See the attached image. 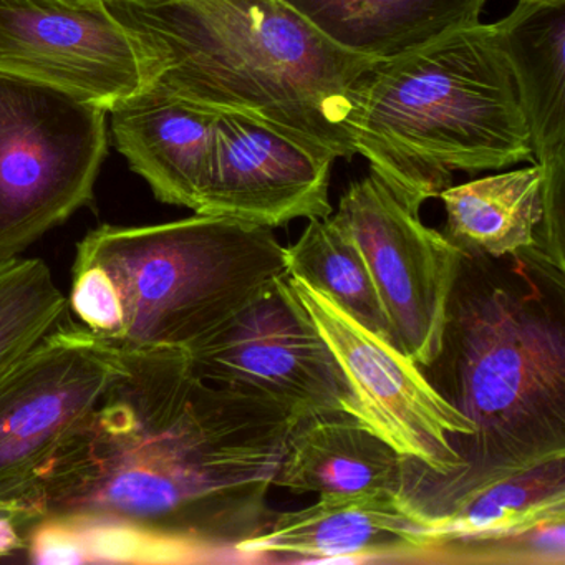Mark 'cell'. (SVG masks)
Returning <instances> with one entry per match:
<instances>
[{
	"label": "cell",
	"mask_w": 565,
	"mask_h": 565,
	"mask_svg": "<svg viewBox=\"0 0 565 565\" xmlns=\"http://www.w3.org/2000/svg\"><path fill=\"white\" fill-rule=\"evenodd\" d=\"M428 545L425 525L395 492L320 495L316 504L274 514L256 537L239 545L246 564L266 562H393L412 564Z\"/></svg>",
	"instance_id": "13"
},
{
	"label": "cell",
	"mask_w": 565,
	"mask_h": 565,
	"mask_svg": "<svg viewBox=\"0 0 565 565\" xmlns=\"http://www.w3.org/2000/svg\"><path fill=\"white\" fill-rule=\"evenodd\" d=\"M519 2H537V4H565V0H519Z\"/></svg>",
	"instance_id": "25"
},
{
	"label": "cell",
	"mask_w": 565,
	"mask_h": 565,
	"mask_svg": "<svg viewBox=\"0 0 565 565\" xmlns=\"http://www.w3.org/2000/svg\"><path fill=\"white\" fill-rule=\"evenodd\" d=\"M19 525L21 522L11 515H0V557H9L24 551L28 537L22 535Z\"/></svg>",
	"instance_id": "23"
},
{
	"label": "cell",
	"mask_w": 565,
	"mask_h": 565,
	"mask_svg": "<svg viewBox=\"0 0 565 565\" xmlns=\"http://www.w3.org/2000/svg\"><path fill=\"white\" fill-rule=\"evenodd\" d=\"M188 353L201 379L269 399L297 419L326 413L353 416L349 383L289 276Z\"/></svg>",
	"instance_id": "9"
},
{
	"label": "cell",
	"mask_w": 565,
	"mask_h": 565,
	"mask_svg": "<svg viewBox=\"0 0 565 565\" xmlns=\"http://www.w3.org/2000/svg\"><path fill=\"white\" fill-rule=\"evenodd\" d=\"M492 28L511 67L534 163L565 167V4L518 0Z\"/></svg>",
	"instance_id": "16"
},
{
	"label": "cell",
	"mask_w": 565,
	"mask_h": 565,
	"mask_svg": "<svg viewBox=\"0 0 565 565\" xmlns=\"http://www.w3.org/2000/svg\"><path fill=\"white\" fill-rule=\"evenodd\" d=\"M332 217L365 257L393 343L428 369L441 352L461 250L372 171L350 184Z\"/></svg>",
	"instance_id": "10"
},
{
	"label": "cell",
	"mask_w": 565,
	"mask_h": 565,
	"mask_svg": "<svg viewBox=\"0 0 565 565\" xmlns=\"http://www.w3.org/2000/svg\"><path fill=\"white\" fill-rule=\"evenodd\" d=\"M289 276L270 227L198 214L77 244L68 310L121 350H190Z\"/></svg>",
	"instance_id": "5"
},
{
	"label": "cell",
	"mask_w": 565,
	"mask_h": 565,
	"mask_svg": "<svg viewBox=\"0 0 565 565\" xmlns=\"http://www.w3.org/2000/svg\"><path fill=\"white\" fill-rule=\"evenodd\" d=\"M403 456L347 413L299 419L287 436L273 486L294 494L398 491Z\"/></svg>",
	"instance_id": "15"
},
{
	"label": "cell",
	"mask_w": 565,
	"mask_h": 565,
	"mask_svg": "<svg viewBox=\"0 0 565 565\" xmlns=\"http://www.w3.org/2000/svg\"><path fill=\"white\" fill-rule=\"evenodd\" d=\"M333 45L382 61L479 22L488 0H284Z\"/></svg>",
	"instance_id": "17"
},
{
	"label": "cell",
	"mask_w": 565,
	"mask_h": 565,
	"mask_svg": "<svg viewBox=\"0 0 565 565\" xmlns=\"http://www.w3.org/2000/svg\"><path fill=\"white\" fill-rule=\"evenodd\" d=\"M121 352L125 372L45 478L29 558L246 564L239 545L273 521L267 494L299 419L201 379L186 350Z\"/></svg>",
	"instance_id": "1"
},
{
	"label": "cell",
	"mask_w": 565,
	"mask_h": 565,
	"mask_svg": "<svg viewBox=\"0 0 565 565\" xmlns=\"http://www.w3.org/2000/svg\"><path fill=\"white\" fill-rule=\"evenodd\" d=\"M289 276L322 290L373 332L392 339L375 280L355 241L333 220H309L302 236L286 247Z\"/></svg>",
	"instance_id": "20"
},
{
	"label": "cell",
	"mask_w": 565,
	"mask_h": 565,
	"mask_svg": "<svg viewBox=\"0 0 565 565\" xmlns=\"http://www.w3.org/2000/svg\"><path fill=\"white\" fill-rule=\"evenodd\" d=\"M108 117L117 150L154 198L196 211L210 178L217 114L148 88Z\"/></svg>",
	"instance_id": "14"
},
{
	"label": "cell",
	"mask_w": 565,
	"mask_h": 565,
	"mask_svg": "<svg viewBox=\"0 0 565 565\" xmlns=\"http://www.w3.org/2000/svg\"><path fill=\"white\" fill-rule=\"evenodd\" d=\"M512 282L489 257L462 256L429 382L476 433L459 471L403 458L396 501L428 524L478 489L565 456V335L541 290Z\"/></svg>",
	"instance_id": "2"
},
{
	"label": "cell",
	"mask_w": 565,
	"mask_h": 565,
	"mask_svg": "<svg viewBox=\"0 0 565 565\" xmlns=\"http://www.w3.org/2000/svg\"><path fill=\"white\" fill-rule=\"evenodd\" d=\"M412 564L564 565L565 519L522 531L433 542Z\"/></svg>",
	"instance_id": "22"
},
{
	"label": "cell",
	"mask_w": 565,
	"mask_h": 565,
	"mask_svg": "<svg viewBox=\"0 0 565 565\" xmlns=\"http://www.w3.org/2000/svg\"><path fill=\"white\" fill-rule=\"evenodd\" d=\"M0 72L58 88L110 114L151 87L157 61L104 0L0 6Z\"/></svg>",
	"instance_id": "11"
},
{
	"label": "cell",
	"mask_w": 565,
	"mask_h": 565,
	"mask_svg": "<svg viewBox=\"0 0 565 565\" xmlns=\"http://www.w3.org/2000/svg\"><path fill=\"white\" fill-rule=\"evenodd\" d=\"M104 2L150 49L153 90L333 160L355 154L352 88L373 61L333 45L284 0Z\"/></svg>",
	"instance_id": "3"
},
{
	"label": "cell",
	"mask_w": 565,
	"mask_h": 565,
	"mask_svg": "<svg viewBox=\"0 0 565 565\" xmlns=\"http://www.w3.org/2000/svg\"><path fill=\"white\" fill-rule=\"evenodd\" d=\"M125 366L117 345L65 317L0 376V515L42 518L58 452Z\"/></svg>",
	"instance_id": "7"
},
{
	"label": "cell",
	"mask_w": 565,
	"mask_h": 565,
	"mask_svg": "<svg viewBox=\"0 0 565 565\" xmlns=\"http://www.w3.org/2000/svg\"><path fill=\"white\" fill-rule=\"evenodd\" d=\"M100 0H0V6H88Z\"/></svg>",
	"instance_id": "24"
},
{
	"label": "cell",
	"mask_w": 565,
	"mask_h": 565,
	"mask_svg": "<svg viewBox=\"0 0 565 565\" xmlns=\"http://www.w3.org/2000/svg\"><path fill=\"white\" fill-rule=\"evenodd\" d=\"M350 127L355 154L415 213L456 171L534 163L511 67L481 22L373 61L353 84Z\"/></svg>",
	"instance_id": "4"
},
{
	"label": "cell",
	"mask_w": 565,
	"mask_h": 565,
	"mask_svg": "<svg viewBox=\"0 0 565 565\" xmlns=\"http://www.w3.org/2000/svg\"><path fill=\"white\" fill-rule=\"evenodd\" d=\"M539 163L508 173L479 178L439 193L446 211L445 236L462 256H519L535 247L542 217Z\"/></svg>",
	"instance_id": "18"
},
{
	"label": "cell",
	"mask_w": 565,
	"mask_h": 565,
	"mask_svg": "<svg viewBox=\"0 0 565 565\" xmlns=\"http://www.w3.org/2000/svg\"><path fill=\"white\" fill-rule=\"evenodd\" d=\"M289 282L349 383L353 416L403 458L428 471L438 476L459 471L465 462L456 446L475 435V423L392 339L373 332L302 279L289 276Z\"/></svg>",
	"instance_id": "8"
},
{
	"label": "cell",
	"mask_w": 565,
	"mask_h": 565,
	"mask_svg": "<svg viewBox=\"0 0 565 565\" xmlns=\"http://www.w3.org/2000/svg\"><path fill=\"white\" fill-rule=\"evenodd\" d=\"M67 313L68 297L45 260L0 259V376Z\"/></svg>",
	"instance_id": "21"
},
{
	"label": "cell",
	"mask_w": 565,
	"mask_h": 565,
	"mask_svg": "<svg viewBox=\"0 0 565 565\" xmlns=\"http://www.w3.org/2000/svg\"><path fill=\"white\" fill-rule=\"evenodd\" d=\"M555 519H565V456L478 489L425 529L429 545L446 539L522 531Z\"/></svg>",
	"instance_id": "19"
},
{
	"label": "cell",
	"mask_w": 565,
	"mask_h": 565,
	"mask_svg": "<svg viewBox=\"0 0 565 565\" xmlns=\"http://www.w3.org/2000/svg\"><path fill=\"white\" fill-rule=\"evenodd\" d=\"M107 153L105 108L0 72V259L90 206Z\"/></svg>",
	"instance_id": "6"
},
{
	"label": "cell",
	"mask_w": 565,
	"mask_h": 565,
	"mask_svg": "<svg viewBox=\"0 0 565 565\" xmlns=\"http://www.w3.org/2000/svg\"><path fill=\"white\" fill-rule=\"evenodd\" d=\"M333 161L239 115L217 114L210 178L194 213L270 230L323 220L332 214Z\"/></svg>",
	"instance_id": "12"
}]
</instances>
